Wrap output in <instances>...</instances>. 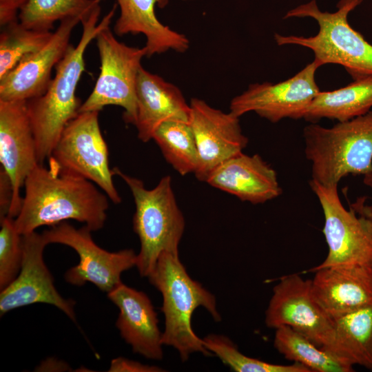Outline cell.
<instances>
[{"label":"cell","instance_id":"cell-24","mask_svg":"<svg viewBox=\"0 0 372 372\" xmlns=\"http://www.w3.org/2000/svg\"><path fill=\"white\" fill-rule=\"evenodd\" d=\"M276 329L273 346L285 359L307 367L311 372H352L353 366L316 346L288 326Z\"/></svg>","mask_w":372,"mask_h":372},{"label":"cell","instance_id":"cell-29","mask_svg":"<svg viewBox=\"0 0 372 372\" xmlns=\"http://www.w3.org/2000/svg\"><path fill=\"white\" fill-rule=\"evenodd\" d=\"M0 289L18 276L22 264V235L16 229L14 218H0Z\"/></svg>","mask_w":372,"mask_h":372},{"label":"cell","instance_id":"cell-20","mask_svg":"<svg viewBox=\"0 0 372 372\" xmlns=\"http://www.w3.org/2000/svg\"><path fill=\"white\" fill-rule=\"evenodd\" d=\"M137 117L135 127L138 138L147 143L156 128L169 121L189 122L190 106L176 85L142 66L136 79Z\"/></svg>","mask_w":372,"mask_h":372},{"label":"cell","instance_id":"cell-3","mask_svg":"<svg viewBox=\"0 0 372 372\" xmlns=\"http://www.w3.org/2000/svg\"><path fill=\"white\" fill-rule=\"evenodd\" d=\"M147 278L163 296L161 311L165 324L163 344L176 349L183 362L198 352L212 356L203 339L194 333L192 316L195 309L203 307L215 321H220L215 296L189 276L178 253L162 252Z\"/></svg>","mask_w":372,"mask_h":372},{"label":"cell","instance_id":"cell-32","mask_svg":"<svg viewBox=\"0 0 372 372\" xmlns=\"http://www.w3.org/2000/svg\"><path fill=\"white\" fill-rule=\"evenodd\" d=\"M12 198L10 180L6 173L0 170V218L8 216Z\"/></svg>","mask_w":372,"mask_h":372},{"label":"cell","instance_id":"cell-13","mask_svg":"<svg viewBox=\"0 0 372 372\" xmlns=\"http://www.w3.org/2000/svg\"><path fill=\"white\" fill-rule=\"evenodd\" d=\"M48 245L42 234L33 231L22 235L23 259L16 278L1 290L0 315L19 307L45 303L57 307L76 322L75 302L63 298L54 285V279L43 260Z\"/></svg>","mask_w":372,"mask_h":372},{"label":"cell","instance_id":"cell-34","mask_svg":"<svg viewBox=\"0 0 372 372\" xmlns=\"http://www.w3.org/2000/svg\"><path fill=\"white\" fill-rule=\"evenodd\" d=\"M364 183L369 187H372V174L364 177Z\"/></svg>","mask_w":372,"mask_h":372},{"label":"cell","instance_id":"cell-10","mask_svg":"<svg viewBox=\"0 0 372 372\" xmlns=\"http://www.w3.org/2000/svg\"><path fill=\"white\" fill-rule=\"evenodd\" d=\"M91 232L85 225L76 229L64 221L52 225L42 235L48 245H65L79 255V262L64 275L67 282L81 287L89 282L109 293L122 282V273L136 266L137 254L130 249L106 251L94 242Z\"/></svg>","mask_w":372,"mask_h":372},{"label":"cell","instance_id":"cell-6","mask_svg":"<svg viewBox=\"0 0 372 372\" xmlns=\"http://www.w3.org/2000/svg\"><path fill=\"white\" fill-rule=\"evenodd\" d=\"M112 172L125 182L132 192L135 204L133 227L141 244L136 266L142 277H148L162 252L178 254L185 227L172 178L165 176L149 189L141 180L124 173L118 167L113 168Z\"/></svg>","mask_w":372,"mask_h":372},{"label":"cell","instance_id":"cell-21","mask_svg":"<svg viewBox=\"0 0 372 372\" xmlns=\"http://www.w3.org/2000/svg\"><path fill=\"white\" fill-rule=\"evenodd\" d=\"M120 16L114 31L116 34H143L146 39V56L165 53L169 50L185 52L189 41L181 33L163 24L156 17L155 6L164 8L168 0H116Z\"/></svg>","mask_w":372,"mask_h":372},{"label":"cell","instance_id":"cell-17","mask_svg":"<svg viewBox=\"0 0 372 372\" xmlns=\"http://www.w3.org/2000/svg\"><path fill=\"white\" fill-rule=\"evenodd\" d=\"M313 271L312 293L331 319L372 304V265L331 266Z\"/></svg>","mask_w":372,"mask_h":372},{"label":"cell","instance_id":"cell-15","mask_svg":"<svg viewBox=\"0 0 372 372\" xmlns=\"http://www.w3.org/2000/svg\"><path fill=\"white\" fill-rule=\"evenodd\" d=\"M0 161L9 177L12 198L8 216L15 218L21 207V189L39 164L27 101L0 100Z\"/></svg>","mask_w":372,"mask_h":372},{"label":"cell","instance_id":"cell-8","mask_svg":"<svg viewBox=\"0 0 372 372\" xmlns=\"http://www.w3.org/2000/svg\"><path fill=\"white\" fill-rule=\"evenodd\" d=\"M95 40L101 61L100 74L79 112H100L105 106L118 105L125 110L124 121L134 125L137 117L136 83L146 49L118 41L110 27L100 31Z\"/></svg>","mask_w":372,"mask_h":372},{"label":"cell","instance_id":"cell-27","mask_svg":"<svg viewBox=\"0 0 372 372\" xmlns=\"http://www.w3.org/2000/svg\"><path fill=\"white\" fill-rule=\"evenodd\" d=\"M52 34L51 31L28 28L19 21L3 27L0 35V79L24 57L44 46Z\"/></svg>","mask_w":372,"mask_h":372},{"label":"cell","instance_id":"cell-14","mask_svg":"<svg viewBox=\"0 0 372 372\" xmlns=\"http://www.w3.org/2000/svg\"><path fill=\"white\" fill-rule=\"evenodd\" d=\"M189 125L192 129L198 156L194 174L205 181L218 165L242 152L248 138L242 133L239 117L231 112L216 109L205 101L192 99Z\"/></svg>","mask_w":372,"mask_h":372},{"label":"cell","instance_id":"cell-26","mask_svg":"<svg viewBox=\"0 0 372 372\" xmlns=\"http://www.w3.org/2000/svg\"><path fill=\"white\" fill-rule=\"evenodd\" d=\"M103 0H27L19 14L25 27L50 31L55 22L70 17L87 19Z\"/></svg>","mask_w":372,"mask_h":372},{"label":"cell","instance_id":"cell-25","mask_svg":"<svg viewBox=\"0 0 372 372\" xmlns=\"http://www.w3.org/2000/svg\"><path fill=\"white\" fill-rule=\"evenodd\" d=\"M152 139L166 161L180 175L194 173L198 156L192 129L189 123L166 121L155 130Z\"/></svg>","mask_w":372,"mask_h":372},{"label":"cell","instance_id":"cell-18","mask_svg":"<svg viewBox=\"0 0 372 372\" xmlns=\"http://www.w3.org/2000/svg\"><path fill=\"white\" fill-rule=\"evenodd\" d=\"M107 298L119 309L116 325L133 352L147 359L162 360V333L149 297L121 282L107 293Z\"/></svg>","mask_w":372,"mask_h":372},{"label":"cell","instance_id":"cell-9","mask_svg":"<svg viewBox=\"0 0 372 372\" xmlns=\"http://www.w3.org/2000/svg\"><path fill=\"white\" fill-rule=\"evenodd\" d=\"M98 111L79 112L63 130L49 163L60 171L83 177L96 185L115 204L121 198L113 182L109 152L99 123Z\"/></svg>","mask_w":372,"mask_h":372},{"label":"cell","instance_id":"cell-35","mask_svg":"<svg viewBox=\"0 0 372 372\" xmlns=\"http://www.w3.org/2000/svg\"><path fill=\"white\" fill-rule=\"evenodd\" d=\"M184 1H191V0H184Z\"/></svg>","mask_w":372,"mask_h":372},{"label":"cell","instance_id":"cell-30","mask_svg":"<svg viewBox=\"0 0 372 372\" xmlns=\"http://www.w3.org/2000/svg\"><path fill=\"white\" fill-rule=\"evenodd\" d=\"M165 370L156 366H150L124 358L112 360L109 372H161Z\"/></svg>","mask_w":372,"mask_h":372},{"label":"cell","instance_id":"cell-19","mask_svg":"<svg viewBox=\"0 0 372 372\" xmlns=\"http://www.w3.org/2000/svg\"><path fill=\"white\" fill-rule=\"evenodd\" d=\"M205 182L253 204L264 203L282 192L276 171L260 155L243 152L218 165Z\"/></svg>","mask_w":372,"mask_h":372},{"label":"cell","instance_id":"cell-12","mask_svg":"<svg viewBox=\"0 0 372 372\" xmlns=\"http://www.w3.org/2000/svg\"><path fill=\"white\" fill-rule=\"evenodd\" d=\"M320 67L313 60L284 81L251 84L231 101L229 112L238 117L254 112L271 123L285 118H303L320 91L316 81V72Z\"/></svg>","mask_w":372,"mask_h":372},{"label":"cell","instance_id":"cell-2","mask_svg":"<svg viewBox=\"0 0 372 372\" xmlns=\"http://www.w3.org/2000/svg\"><path fill=\"white\" fill-rule=\"evenodd\" d=\"M116 6L114 4L99 23L100 6L81 22L83 32L79 41L76 46L70 44L55 66V75L46 91L27 101L39 164L50 158L65 126L79 113L82 103L76 95V90L85 71V50L100 31L110 27Z\"/></svg>","mask_w":372,"mask_h":372},{"label":"cell","instance_id":"cell-28","mask_svg":"<svg viewBox=\"0 0 372 372\" xmlns=\"http://www.w3.org/2000/svg\"><path fill=\"white\" fill-rule=\"evenodd\" d=\"M203 340L207 349L236 372H311L307 367L296 362L277 364L248 357L240 352L235 344L225 335L209 334Z\"/></svg>","mask_w":372,"mask_h":372},{"label":"cell","instance_id":"cell-23","mask_svg":"<svg viewBox=\"0 0 372 372\" xmlns=\"http://www.w3.org/2000/svg\"><path fill=\"white\" fill-rule=\"evenodd\" d=\"M371 107L372 76H364L353 79L345 87L320 91L303 118L311 122L324 118L343 122L368 113Z\"/></svg>","mask_w":372,"mask_h":372},{"label":"cell","instance_id":"cell-5","mask_svg":"<svg viewBox=\"0 0 372 372\" xmlns=\"http://www.w3.org/2000/svg\"><path fill=\"white\" fill-rule=\"evenodd\" d=\"M311 179L338 185L349 174H372V111L331 127L316 123L303 130Z\"/></svg>","mask_w":372,"mask_h":372},{"label":"cell","instance_id":"cell-22","mask_svg":"<svg viewBox=\"0 0 372 372\" xmlns=\"http://www.w3.org/2000/svg\"><path fill=\"white\" fill-rule=\"evenodd\" d=\"M332 320L333 338L328 351L349 365L372 371V304Z\"/></svg>","mask_w":372,"mask_h":372},{"label":"cell","instance_id":"cell-31","mask_svg":"<svg viewBox=\"0 0 372 372\" xmlns=\"http://www.w3.org/2000/svg\"><path fill=\"white\" fill-rule=\"evenodd\" d=\"M27 0H0V25L5 27L19 21V14Z\"/></svg>","mask_w":372,"mask_h":372},{"label":"cell","instance_id":"cell-11","mask_svg":"<svg viewBox=\"0 0 372 372\" xmlns=\"http://www.w3.org/2000/svg\"><path fill=\"white\" fill-rule=\"evenodd\" d=\"M265 324L273 329L288 326L326 351L333 338V320L315 299L311 280L298 274L283 276L274 286Z\"/></svg>","mask_w":372,"mask_h":372},{"label":"cell","instance_id":"cell-33","mask_svg":"<svg viewBox=\"0 0 372 372\" xmlns=\"http://www.w3.org/2000/svg\"><path fill=\"white\" fill-rule=\"evenodd\" d=\"M68 369H70V366L67 364L53 358L45 360L37 368V369H39L38 371H65Z\"/></svg>","mask_w":372,"mask_h":372},{"label":"cell","instance_id":"cell-1","mask_svg":"<svg viewBox=\"0 0 372 372\" xmlns=\"http://www.w3.org/2000/svg\"><path fill=\"white\" fill-rule=\"evenodd\" d=\"M23 186L21 207L14 218L21 235L70 219L84 223L92 231L104 226L109 198L83 177L60 171L50 163L48 168L38 164Z\"/></svg>","mask_w":372,"mask_h":372},{"label":"cell","instance_id":"cell-16","mask_svg":"<svg viewBox=\"0 0 372 372\" xmlns=\"http://www.w3.org/2000/svg\"><path fill=\"white\" fill-rule=\"evenodd\" d=\"M80 22L79 17L60 21L44 46L24 57L0 79V100L28 101L42 95L52 80V68L64 56L72 32Z\"/></svg>","mask_w":372,"mask_h":372},{"label":"cell","instance_id":"cell-7","mask_svg":"<svg viewBox=\"0 0 372 372\" xmlns=\"http://www.w3.org/2000/svg\"><path fill=\"white\" fill-rule=\"evenodd\" d=\"M309 185L322 207V232L328 245L324 260L310 271L342 265H372V207L360 197L347 209L338 185H324L311 180Z\"/></svg>","mask_w":372,"mask_h":372},{"label":"cell","instance_id":"cell-4","mask_svg":"<svg viewBox=\"0 0 372 372\" xmlns=\"http://www.w3.org/2000/svg\"><path fill=\"white\" fill-rule=\"evenodd\" d=\"M362 0H340L334 12H322L316 0L301 4L288 11L284 19L311 17L318 25V33L305 37L275 34L278 45H296L310 49L314 60L320 65L343 66L353 79L372 76V45L349 23L348 15Z\"/></svg>","mask_w":372,"mask_h":372}]
</instances>
